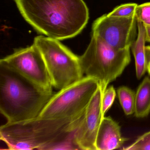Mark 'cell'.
I'll return each mask as SVG.
<instances>
[{"label":"cell","instance_id":"obj_9","mask_svg":"<svg viewBox=\"0 0 150 150\" xmlns=\"http://www.w3.org/2000/svg\"><path fill=\"white\" fill-rule=\"evenodd\" d=\"M103 94L100 86L86 108L84 117L75 131L74 141L78 149L97 150L96 137L104 117L102 113Z\"/></svg>","mask_w":150,"mask_h":150},{"label":"cell","instance_id":"obj_13","mask_svg":"<svg viewBox=\"0 0 150 150\" xmlns=\"http://www.w3.org/2000/svg\"><path fill=\"white\" fill-rule=\"evenodd\" d=\"M117 96L120 104L126 115L134 114L135 93L126 86H121L117 90Z\"/></svg>","mask_w":150,"mask_h":150},{"label":"cell","instance_id":"obj_16","mask_svg":"<svg viewBox=\"0 0 150 150\" xmlns=\"http://www.w3.org/2000/svg\"><path fill=\"white\" fill-rule=\"evenodd\" d=\"M115 96V90L113 86H110L104 91L102 97V113L104 116L112 106Z\"/></svg>","mask_w":150,"mask_h":150},{"label":"cell","instance_id":"obj_11","mask_svg":"<svg viewBox=\"0 0 150 150\" xmlns=\"http://www.w3.org/2000/svg\"><path fill=\"white\" fill-rule=\"evenodd\" d=\"M138 30L137 39L132 45L131 49L135 59L136 76L140 79L147 71L145 56V28L143 23L137 21Z\"/></svg>","mask_w":150,"mask_h":150},{"label":"cell","instance_id":"obj_8","mask_svg":"<svg viewBox=\"0 0 150 150\" xmlns=\"http://www.w3.org/2000/svg\"><path fill=\"white\" fill-rule=\"evenodd\" d=\"M137 22L135 15L129 17L108 16L104 14L92 26V35L117 50L130 49L136 41Z\"/></svg>","mask_w":150,"mask_h":150},{"label":"cell","instance_id":"obj_12","mask_svg":"<svg viewBox=\"0 0 150 150\" xmlns=\"http://www.w3.org/2000/svg\"><path fill=\"white\" fill-rule=\"evenodd\" d=\"M150 112V78L143 80L135 94L134 115L138 118L148 116Z\"/></svg>","mask_w":150,"mask_h":150},{"label":"cell","instance_id":"obj_15","mask_svg":"<svg viewBox=\"0 0 150 150\" xmlns=\"http://www.w3.org/2000/svg\"><path fill=\"white\" fill-rule=\"evenodd\" d=\"M124 150H150V131L139 137L135 142L126 147Z\"/></svg>","mask_w":150,"mask_h":150},{"label":"cell","instance_id":"obj_3","mask_svg":"<svg viewBox=\"0 0 150 150\" xmlns=\"http://www.w3.org/2000/svg\"><path fill=\"white\" fill-rule=\"evenodd\" d=\"M54 93L39 88L10 67L0 64V111L7 122L39 116Z\"/></svg>","mask_w":150,"mask_h":150},{"label":"cell","instance_id":"obj_2","mask_svg":"<svg viewBox=\"0 0 150 150\" xmlns=\"http://www.w3.org/2000/svg\"><path fill=\"white\" fill-rule=\"evenodd\" d=\"M85 112L69 118L38 117L17 122H7L0 127V139L10 150H58L64 142L74 138Z\"/></svg>","mask_w":150,"mask_h":150},{"label":"cell","instance_id":"obj_4","mask_svg":"<svg viewBox=\"0 0 150 150\" xmlns=\"http://www.w3.org/2000/svg\"><path fill=\"white\" fill-rule=\"evenodd\" d=\"M79 59L84 74L97 80L103 93L109 84L119 77L129 64L131 55L129 48L115 50L92 35Z\"/></svg>","mask_w":150,"mask_h":150},{"label":"cell","instance_id":"obj_1","mask_svg":"<svg viewBox=\"0 0 150 150\" xmlns=\"http://www.w3.org/2000/svg\"><path fill=\"white\" fill-rule=\"evenodd\" d=\"M24 20L50 38L63 40L79 35L89 20L83 0H14Z\"/></svg>","mask_w":150,"mask_h":150},{"label":"cell","instance_id":"obj_19","mask_svg":"<svg viewBox=\"0 0 150 150\" xmlns=\"http://www.w3.org/2000/svg\"><path fill=\"white\" fill-rule=\"evenodd\" d=\"M144 26L145 28L146 42H150V26L145 25Z\"/></svg>","mask_w":150,"mask_h":150},{"label":"cell","instance_id":"obj_21","mask_svg":"<svg viewBox=\"0 0 150 150\" xmlns=\"http://www.w3.org/2000/svg\"><path fill=\"white\" fill-rule=\"evenodd\" d=\"M147 71L150 76V69H147Z\"/></svg>","mask_w":150,"mask_h":150},{"label":"cell","instance_id":"obj_5","mask_svg":"<svg viewBox=\"0 0 150 150\" xmlns=\"http://www.w3.org/2000/svg\"><path fill=\"white\" fill-rule=\"evenodd\" d=\"M34 44L42 56L53 88L61 90L84 77L79 57L59 40L39 36Z\"/></svg>","mask_w":150,"mask_h":150},{"label":"cell","instance_id":"obj_20","mask_svg":"<svg viewBox=\"0 0 150 150\" xmlns=\"http://www.w3.org/2000/svg\"><path fill=\"white\" fill-rule=\"evenodd\" d=\"M143 23L145 26H150V17L148 18V19H147V20H146Z\"/></svg>","mask_w":150,"mask_h":150},{"label":"cell","instance_id":"obj_18","mask_svg":"<svg viewBox=\"0 0 150 150\" xmlns=\"http://www.w3.org/2000/svg\"><path fill=\"white\" fill-rule=\"evenodd\" d=\"M145 51L147 69H150V46H146Z\"/></svg>","mask_w":150,"mask_h":150},{"label":"cell","instance_id":"obj_10","mask_svg":"<svg viewBox=\"0 0 150 150\" xmlns=\"http://www.w3.org/2000/svg\"><path fill=\"white\" fill-rule=\"evenodd\" d=\"M127 140L122 136L121 127L116 121L110 117H103L96 137V150L118 149Z\"/></svg>","mask_w":150,"mask_h":150},{"label":"cell","instance_id":"obj_14","mask_svg":"<svg viewBox=\"0 0 150 150\" xmlns=\"http://www.w3.org/2000/svg\"><path fill=\"white\" fill-rule=\"evenodd\" d=\"M138 5L136 3L123 4L114 8L107 14L108 16L116 17H129L135 15Z\"/></svg>","mask_w":150,"mask_h":150},{"label":"cell","instance_id":"obj_6","mask_svg":"<svg viewBox=\"0 0 150 150\" xmlns=\"http://www.w3.org/2000/svg\"><path fill=\"white\" fill-rule=\"evenodd\" d=\"M99 86L97 80L85 76L55 93L38 117L61 119L79 115L85 112Z\"/></svg>","mask_w":150,"mask_h":150},{"label":"cell","instance_id":"obj_17","mask_svg":"<svg viewBox=\"0 0 150 150\" xmlns=\"http://www.w3.org/2000/svg\"><path fill=\"white\" fill-rule=\"evenodd\" d=\"M137 21L143 23L150 17V2L138 5L135 11Z\"/></svg>","mask_w":150,"mask_h":150},{"label":"cell","instance_id":"obj_7","mask_svg":"<svg viewBox=\"0 0 150 150\" xmlns=\"http://www.w3.org/2000/svg\"><path fill=\"white\" fill-rule=\"evenodd\" d=\"M0 64L10 67L46 92H53L50 79L40 50L35 45L17 49L1 59Z\"/></svg>","mask_w":150,"mask_h":150}]
</instances>
